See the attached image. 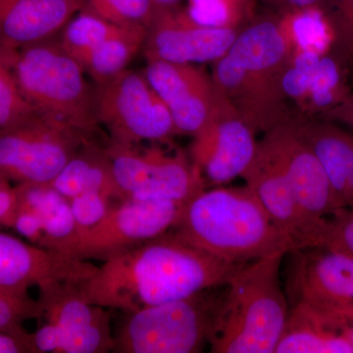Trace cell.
<instances>
[{
	"mask_svg": "<svg viewBox=\"0 0 353 353\" xmlns=\"http://www.w3.org/2000/svg\"><path fill=\"white\" fill-rule=\"evenodd\" d=\"M43 317L39 299L31 296H13L0 292V331H19L30 319Z\"/></svg>",
	"mask_w": 353,
	"mask_h": 353,
	"instance_id": "33",
	"label": "cell"
},
{
	"mask_svg": "<svg viewBox=\"0 0 353 353\" xmlns=\"http://www.w3.org/2000/svg\"><path fill=\"white\" fill-rule=\"evenodd\" d=\"M124 28L87 10H81L67 23L58 38L65 50L81 63L90 51Z\"/></svg>",
	"mask_w": 353,
	"mask_h": 353,
	"instance_id": "29",
	"label": "cell"
},
{
	"mask_svg": "<svg viewBox=\"0 0 353 353\" xmlns=\"http://www.w3.org/2000/svg\"><path fill=\"white\" fill-rule=\"evenodd\" d=\"M143 73L166 104L178 134L196 136L216 114L231 106L212 75L199 65L146 59Z\"/></svg>",
	"mask_w": 353,
	"mask_h": 353,
	"instance_id": "10",
	"label": "cell"
},
{
	"mask_svg": "<svg viewBox=\"0 0 353 353\" xmlns=\"http://www.w3.org/2000/svg\"><path fill=\"white\" fill-rule=\"evenodd\" d=\"M48 183L69 201L90 192H101L116 201H124L114 179L106 146L94 141L85 143Z\"/></svg>",
	"mask_w": 353,
	"mask_h": 353,
	"instance_id": "22",
	"label": "cell"
},
{
	"mask_svg": "<svg viewBox=\"0 0 353 353\" xmlns=\"http://www.w3.org/2000/svg\"><path fill=\"white\" fill-rule=\"evenodd\" d=\"M180 0H153L157 9L175 8Z\"/></svg>",
	"mask_w": 353,
	"mask_h": 353,
	"instance_id": "42",
	"label": "cell"
},
{
	"mask_svg": "<svg viewBox=\"0 0 353 353\" xmlns=\"http://www.w3.org/2000/svg\"><path fill=\"white\" fill-rule=\"evenodd\" d=\"M183 206L173 201L118 202L101 222L74 233L52 250L85 261H105L171 231Z\"/></svg>",
	"mask_w": 353,
	"mask_h": 353,
	"instance_id": "9",
	"label": "cell"
},
{
	"mask_svg": "<svg viewBox=\"0 0 353 353\" xmlns=\"http://www.w3.org/2000/svg\"><path fill=\"white\" fill-rule=\"evenodd\" d=\"M243 264L218 259L171 230L102 262L78 287L88 303L132 313L224 287Z\"/></svg>",
	"mask_w": 353,
	"mask_h": 353,
	"instance_id": "1",
	"label": "cell"
},
{
	"mask_svg": "<svg viewBox=\"0 0 353 353\" xmlns=\"http://www.w3.org/2000/svg\"><path fill=\"white\" fill-rule=\"evenodd\" d=\"M3 181H7V180H6V179L2 178V176H0V183L3 182Z\"/></svg>",
	"mask_w": 353,
	"mask_h": 353,
	"instance_id": "44",
	"label": "cell"
},
{
	"mask_svg": "<svg viewBox=\"0 0 353 353\" xmlns=\"http://www.w3.org/2000/svg\"><path fill=\"white\" fill-rule=\"evenodd\" d=\"M69 201L75 220V233L94 227L103 219L116 203L120 202L95 192L79 194Z\"/></svg>",
	"mask_w": 353,
	"mask_h": 353,
	"instance_id": "34",
	"label": "cell"
},
{
	"mask_svg": "<svg viewBox=\"0 0 353 353\" xmlns=\"http://www.w3.org/2000/svg\"><path fill=\"white\" fill-rule=\"evenodd\" d=\"M212 78L236 114L255 132H266L289 115L279 77L264 75L240 66L226 55L214 62Z\"/></svg>",
	"mask_w": 353,
	"mask_h": 353,
	"instance_id": "17",
	"label": "cell"
},
{
	"mask_svg": "<svg viewBox=\"0 0 353 353\" xmlns=\"http://www.w3.org/2000/svg\"><path fill=\"white\" fill-rule=\"evenodd\" d=\"M262 139L289 179L297 201L309 219L326 229L336 208L328 176L310 145L303 138L296 118H288L264 132Z\"/></svg>",
	"mask_w": 353,
	"mask_h": 353,
	"instance_id": "11",
	"label": "cell"
},
{
	"mask_svg": "<svg viewBox=\"0 0 353 353\" xmlns=\"http://www.w3.org/2000/svg\"><path fill=\"white\" fill-rule=\"evenodd\" d=\"M239 32L194 22L185 10L157 9L146 29L143 54L146 59L183 64L215 62L224 57Z\"/></svg>",
	"mask_w": 353,
	"mask_h": 353,
	"instance_id": "13",
	"label": "cell"
},
{
	"mask_svg": "<svg viewBox=\"0 0 353 353\" xmlns=\"http://www.w3.org/2000/svg\"><path fill=\"white\" fill-rule=\"evenodd\" d=\"M114 24L148 29L157 7L153 0H83V8Z\"/></svg>",
	"mask_w": 353,
	"mask_h": 353,
	"instance_id": "32",
	"label": "cell"
},
{
	"mask_svg": "<svg viewBox=\"0 0 353 353\" xmlns=\"http://www.w3.org/2000/svg\"><path fill=\"white\" fill-rule=\"evenodd\" d=\"M94 88L95 119L108 130L111 143L164 145L178 134L166 104L143 72L127 69Z\"/></svg>",
	"mask_w": 353,
	"mask_h": 353,
	"instance_id": "6",
	"label": "cell"
},
{
	"mask_svg": "<svg viewBox=\"0 0 353 353\" xmlns=\"http://www.w3.org/2000/svg\"><path fill=\"white\" fill-rule=\"evenodd\" d=\"M322 116L323 119L343 125L353 130V94H348L340 104Z\"/></svg>",
	"mask_w": 353,
	"mask_h": 353,
	"instance_id": "39",
	"label": "cell"
},
{
	"mask_svg": "<svg viewBox=\"0 0 353 353\" xmlns=\"http://www.w3.org/2000/svg\"><path fill=\"white\" fill-rule=\"evenodd\" d=\"M297 128L326 172L338 210L353 203V132L328 120L297 118Z\"/></svg>",
	"mask_w": 353,
	"mask_h": 353,
	"instance_id": "19",
	"label": "cell"
},
{
	"mask_svg": "<svg viewBox=\"0 0 353 353\" xmlns=\"http://www.w3.org/2000/svg\"><path fill=\"white\" fill-rule=\"evenodd\" d=\"M275 353H353L331 316L307 303L292 304Z\"/></svg>",
	"mask_w": 353,
	"mask_h": 353,
	"instance_id": "20",
	"label": "cell"
},
{
	"mask_svg": "<svg viewBox=\"0 0 353 353\" xmlns=\"http://www.w3.org/2000/svg\"><path fill=\"white\" fill-rule=\"evenodd\" d=\"M225 287V285H224ZM220 288L126 313L114 334L113 352L119 353H197L209 345L222 297Z\"/></svg>",
	"mask_w": 353,
	"mask_h": 353,
	"instance_id": "5",
	"label": "cell"
},
{
	"mask_svg": "<svg viewBox=\"0 0 353 353\" xmlns=\"http://www.w3.org/2000/svg\"><path fill=\"white\" fill-rule=\"evenodd\" d=\"M0 353H32L31 333L25 328L0 331Z\"/></svg>",
	"mask_w": 353,
	"mask_h": 353,
	"instance_id": "38",
	"label": "cell"
},
{
	"mask_svg": "<svg viewBox=\"0 0 353 353\" xmlns=\"http://www.w3.org/2000/svg\"><path fill=\"white\" fill-rule=\"evenodd\" d=\"M90 261L67 256L0 232V292L30 296L52 283L80 285L97 270Z\"/></svg>",
	"mask_w": 353,
	"mask_h": 353,
	"instance_id": "14",
	"label": "cell"
},
{
	"mask_svg": "<svg viewBox=\"0 0 353 353\" xmlns=\"http://www.w3.org/2000/svg\"><path fill=\"white\" fill-rule=\"evenodd\" d=\"M225 55L243 68L282 78L292 50L279 21H261L238 34Z\"/></svg>",
	"mask_w": 353,
	"mask_h": 353,
	"instance_id": "21",
	"label": "cell"
},
{
	"mask_svg": "<svg viewBox=\"0 0 353 353\" xmlns=\"http://www.w3.org/2000/svg\"><path fill=\"white\" fill-rule=\"evenodd\" d=\"M83 8V0H0V46L19 50L54 38Z\"/></svg>",
	"mask_w": 353,
	"mask_h": 353,
	"instance_id": "18",
	"label": "cell"
},
{
	"mask_svg": "<svg viewBox=\"0 0 353 353\" xmlns=\"http://www.w3.org/2000/svg\"><path fill=\"white\" fill-rule=\"evenodd\" d=\"M319 248L336 250L353 259V213L347 208L330 216Z\"/></svg>",
	"mask_w": 353,
	"mask_h": 353,
	"instance_id": "36",
	"label": "cell"
},
{
	"mask_svg": "<svg viewBox=\"0 0 353 353\" xmlns=\"http://www.w3.org/2000/svg\"><path fill=\"white\" fill-rule=\"evenodd\" d=\"M241 178L275 224L289 236L294 250L321 246L324 230L303 212L289 179L263 139L257 143L254 158Z\"/></svg>",
	"mask_w": 353,
	"mask_h": 353,
	"instance_id": "16",
	"label": "cell"
},
{
	"mask_svg": "<svg viewBox=\"0 0 353 353\" xmlns=\"http://www.w3.org/2000/svg\"><path fill=\"white\" fill-rule=\"evenodd\" d=\"M16 51L0 46V130L36 112L26 101L16 80L13 69Z\"/></svg>",
	"mask_w": 353,
	"mask_h": 353,
	"instance_id": "30",
	"label": "cell"
},
{
	"mask_svg": "<svg viewBox=\"0 0 353 353\" xmlns=\"http://www.w3.org/2000/svg\"><path fill=\"white\" fill-rule=\"evenodd\" d=\"M172 231L232 263H248L294 250L254 192L245 187L206 188L183 204Z\"/></svg>",
	"mask_w": 353,
	"mask_h": 353,
	"instance_id": "2",
	"label": "cell"
},
{
	"mask_svg": "<svg viewBox=\"0 0 353 353\" xmlns=\"http://www.w3.org/2000/svg\"><path fill=\"white\" fill-rule=\"evenodd\" d=\"M289 64L301 73L303 97L299 106L304 112L323 115L347 97L338 57L301 52L290 58Z\"/></svg>",
	"mask_w": 353,
	"mask_h": 353,
	"instance_id": "23",
	"label": "cell"
},
{
	"mask_svg": "<svg viewBox=\"0 0 353 353\" xmlns=\"http://www.w3.org/2000/svg\"><path fill=\"white\" fill-rule=\"evenodd\" d=\"M322 311V310H321ZM324 312V311H323ZM333 318L339 328L347 336L353 345V308L338 311V312H325Z\"/></svg>",
	"mask_w": 353,
	"mask_h": 353,
	"instance_id": "40",
	"label": "cell"
},
{
	"mask_svg": "<svg viewBox=\"0 0 353 353\" xmlns=\"http://www.w3.org/2000/svg\"><path fill=\"white\" fill-rule=\"evenodd\" d=\"M79 285L53 283L39 290L46 321L67 330L81 329L110 319L106 308L88 303Z\"/></svg>",
	"mask_w": 353,
	"mask_h": 353,
	"instance_id": "25",
	"label": "cell"
},
{
	"mask_svg": "<svg viewBox=\"0 0 353 353\" xmlns=\"http://www.w3.org/2000/svg\"><path fill=\"white\" fill-rule=\"evenodd\" d=\"M285 255L243 263L225 285L211 330L213 353H275L290 306L281 282Z\"/></svg>",
	"mask_w": 353,
	"mask_h": 353,
	"instance_id": "3",
	"label": "cell"
},
{
	"mask_svg": "<svg viewBox=\"0 0 353 353\" xmlns=\"http://www.w3.org/2000/svg\"><path fill=\"white\" fill-rule=\"evenodd\" d=\"M32 353H104L115 347L110 319L85 328L67 330L46 322L31 334Z\"/></svg>",
	"mask_w": 353,
	"mask_h": 353,
	"instance_id": "26",
	"label": "cell"
},
{
	"mask_svg": "<svg viewBox=\"0 0 353 353\" xmlns=\"http://www.w3.org/2000/svg\"><path fill=\"white\" fill-rule=\"evenodd\" d=\"M250 10V0H189L185 12L201 25L238 30Z\"/></svg>",
	"mask_w": 353,
	"mask_h": 353,
	"instance_id": "31",
	"label": "cell"
},
{
	"mask_svg": "<svg viewBox=\"0 0 353 353\" xmlns=\"http://www.w3.org/2000/svg\"><path fill=\"white\" fill-rule=\"evenodd\" d=\"M279 24L290 44V57L299 52L325 55L334 46L333 28L320 4L292 8L279 20Z\"/></svg>",
	"mask_w": 353,
	"mask_h": 353,
	"instance_id": "28",
	"label": "cell"
},
{
	"mask_svg": "<svg viewBox=\"0 0 353 353\" xmlns=\"http://www.w3.org/2000/svg\"><path fill=\"white\" fill-rule=\"evenodd\" d=\"M18 208V196L15 185L8 181L0 183V227H12Z\"/></svg>",
	"mask_w": 353,
	"mask_h": 353,
	"instance_id": "37",
	"label": "cell"
},
{
	"mask_svg": "<svg viewBox=\"0 0 353 353\" xmlns=\"http://www.w3.org/2000/svg\"><path fill=\"white\" fill-rule=\"evenodd\" d=\"M347 209H348V210L350 211V212L353 213V203L350 204V205L348 206Z\"/></svg>",
	"mask_w": 353,
	"mask_h": 353,
	"instance_id": "43",
	"label": "cell"
},
{
	"mask_svg": "<svg viewBox=\"0 0 353 353\" xmlns=\"http://www.w3.org/2000/svg\"><path fill=\"white\" fill-rule=\"evenodd\" d=\"M256 132L232 106L223 109L192 137L189 157L208 188L243 176L256 153Z\"/></svg>",
	"mask_w": 353,
	"mask_h": 353,
	"instance_id": "15",
	"label": "cell"
},
{
	"mask_svg": "<svg viewBox=\"0 0 353 353\" xmlns=\"http://www.w3.org/2000/svg\"><path fill=\"white\" fill-rule=\"evenodd\" d=\"M285 280L289 303H307L324 312L353 308V259L326 248L294 250Z\"/></svg>",
	"mask_w": 353,
	"mask_h": 353,
	"instance_id": "12",
	"label": "cell"
},
{
	"mask_svg": "<svg viewBox=\"0 0 353 353\" xmlns=\"http://www.w3.org/2000/svg\"><path fill=\"white\" fill-rule=\"evenodd\" d=\"M15 185L18 208L30 211L38 219L43 232V248L53 250L76 232L69 199L50 183H19Z\"/></svg>",
	"mask_w": 353,
	"mask_h": 353,
	"instance_id": "24",
	"label": "cell"
},
{
	"mask_svg": "<svg viewBox=\"0 0 353 353\" xmlns=\"http://www.w3.org/2000/svg\"><path fill=\"white\" fill-rule=\"evenodd\" d=\"M328 8L324 9L333 28L334 44L341 46L343 52L353 51V0H322Z\"/></svg>",
	"mask_w": 353,
	"mask_h": 353,
	"instance_id": "35",
	"label": "cell"
},
{
	"mask_svg": "<svg viewBox=\"0 0 353 353\" xmlns=\"http://www.w3.org/2000/svg\"><path fill=\"white\" fill-rule=\"evenodd\" d=\"M92 137L38 112L0 130V176L15 185L48 183Z\"/></svg>",
	"mask_w": 353,
	"mask_h": 353,
	"instance_id": "8",
	"label": "cell"
},
{
	"mask_svg": "<svg viewBox=\"0 0 353 353\" xmlns=\"http://www.w3.org/2000/svg\"><path fill=\"white\" fill-rule=\"evenodd\" d=\"M292 8H303V7L318 6L322 0H285Z\"/></svg>",
	"mask_w": 353,
	"mask_h": 353,
	"instance_id": "41",
	"label": "cell"
},
{
	"mask_svg": "<svg viewBox=\"0 0 353 353\" xmlns=\"http://www.w3.org/2000/svg\"><path fill=\"white\" fill-rule=\"evenodd\" d=\"M13 69L23 97L36 112L92 138L99 126L94 88L58 36L16 51Z\"/></svg>",
	"mask_w": 353,
	"mask_h": 353,
	"instance_id": "4",
	"label": "cell"
},
{
	"mask_svg": "<svg viewBox=\"0 0 353 353\" xmlns=\"http://www.w3.org/2000/svg\"><path fill=\"white\" fill-rule=\"evenodd\" d=\"M160 145L141 146L109 141L106 145L114 179L124 201L185 204L208 188L189 155L169 152Z\"/></svg>",
	"mask_w": 353,
	"mask_h": 353,
	"instance_id": "7",
	"label": "cell"
},
{
	"mask_svg": "<svg viewBox=\"0 0 353 353\" xmlns=\"http://www.w3.org/2000/svg\"><path fill=\"white\" fill-rule=\"evenodd\" d=\"M145 36V28H124L83 58L81 62L83 71L94 85L108 82L128 69L132 60L143 50Z\"/></svg>",
	"mask_w": 353,
	"mask_h": 353,
	"instance_id": "27",
	"label": "cell"
}]
</instances>
